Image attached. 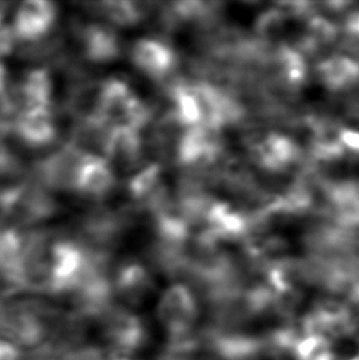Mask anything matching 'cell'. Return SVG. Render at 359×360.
Returning a JSON list of instances; mask_svg holds the SVG:
<instances>
[{"mask_svg": "<svg viewBox=\"0 0 359 360\" xmlns=\"http://www.w3.org/2000/svg\"><path fill=\"white\" fill-rule=\"evenodd\" d=\"M62 312L44 299L14 297L6 302L3 338L24 351H34L49 341Z\"/></svg>", "mask_w": 359, "mask_h": 360, "instance_id": "obj_1", "label": "cell"}, {"mask_svg": "<svg viewBox=\"0 0 359 360\" xmlns=\"http://www.w3.org/2000/svg\"><path fill=\"white\" fill-rule=\"evenodd\" d=\"M154 118V111L125 79H103L100 120L112 128H132L144 131Z\"/></svg>", "mask_w": 359, "mask_h": 360, "instance_id": "obj_2", "label": "cell"}, {"mask_svg": "<svg viewBox=\"0 0 359 360\" xmlns=\"http://www.w3.org/2000/svg\"><path fill=\"white\" fill-rule=\"evenodd\" d=\"M103 347L110 354L136 356L151 343V331L134 310L116 302L97 322Z\"/></svg>", "mask_w": 359, "mask_h": 360, "instance_id": "obj_3", "label": "cell"}, {"mask_svg": "<svg viewBox=\"0 0 359 360\" xmlns=\"http://www.w3.org/2000/svg\"><path fill=\"white\" fill-rule=\"evenodd\" d=\"M90 253L74 239H56L49 250L47 295L70 297L88 272Z\"/></svg>", "mask_w": 359, "mask_h": 360, "instance_id": "obj_4", "label": "cell"}, {"mask_svg": "<svg viewBox=\"0 0 359 360\" xmlns=\"http://www.w3.org/2000/svg\"><path fill=\"white\" fill-rule=\"evenodd\" d=\"M246 149L253 165L272 175H283L304 165L306 149L293 136L281 131H267L248 136Z\"/></svg>", "mask_w": 359, "mask_h": 360, "instance_id": "obj_5", "label": "cell"}, {"mask_svg": "<svg viewBox=\"0 0 359 360\" xmlns=\"http://www.w3.org/2000/svg\"><path fill=\"white\" fill-rule=\"evenodd\" d=\"M201 315L194 290L182 282L165 288L156 302V316L170 341L192 335Z\"/></svg>", "mask_w": 359, "mask_h": 360, "instance_id": "obj_6", "label": "cell"}, {"mask_svg": "<svg viewBox=\"0 0 359 360\" xmlns=\"http://www.w3.org/2000/svg\"><path fill=\"white\" fill-rule=\"evenodd\" d=\"M130 58L137 70L161 85L175 78L180 68L175 49L165 39L158 37L137 39L130 51Z\"/></svg>", "mask_w": 359, "mask_h": 360, "instance_id": "obj_7", "label": "cell"}, {"mask_svg": "<svg viewBox=\"0 0 359 360\" xmlns=\"http://www.w3.org/2000/svg\"><path fill=\"white\" fill-rule=\"evenodd\" d=\"M156 278L151 268L138 259H126L112 271L116 302L131 310L146 305L156 294Z\"/></svg>", "mask_w": 359, "mask_h": 360, "instance_id": "obj_8", "label": "cell"}, {"mask_svg": "<svg viewBox=\"0 0 359 360\" xmlns=\"http://www.w3.org/2000/svg\"><path fill=\"white\" fill-rule=\"evenodd\" d=\"M87 156L75 146L65 143L44 160L39 161L31 176L52 193L74 192L79 172Z\"/></svg>", "mask_w": 359, "mask_h": 360, "instance_id": "obj_9", "label": "cell"}, {"mask_svg": "<svg viewBox=\"0 0 359 360\" xmlns=\"http://www.w3.org/2000/svg\"><path fill=\"white\" fill-rule=\"evenodd\" d=\"M58 20L57 5L49 0H26L15 11L11 27L19 44H34L49 39Z\"/></svg>", "mask_w": 359, "mask_h": 360, "instance_id": "obj_10", "label": "cell"}, {"mask_svg": "<svg viewBox=\"0 0 359 360\" xmlns=\"http://www.w3.org/2000/svg\"><path fill=\"white\" fill-rule=\"evenodd\" d=\"M80 53L89 63H115L123 53V41L118 31L106 22H89L77 30Z\"/></svg>", "mask_w": 359, "mask_h": 360, "instance_id": "obj_11", "label": "cell"}, {"mask_svg": "<svg viewBox=\"0 0 359 360\" xmlns=\"http://www.w3.org/2000/svg\"><path fill=\"white\" fill-rule=\"evenodd\" d=\"M126 188L133 207L148 213L170 195L164 182V166L159 161L139 166L127 181Z\"/></svg>", "mask_w": 359, "mask_h": 360, "instance_id": "obj_12", "label": "cell"}, {"mask_svg": "<svg viewBox=\"0 0 359 360\" xmlns=\"http://www.w3.org/2000/svg\"><path fill=\"white\" fill-rule=\"evenodd\" d=\"M13 133L18 141L29 148L39 149L51 146L58 136L53 108H29L16 116Z\"/></svg>", "mask_w": 359, "mask_h": 360, "instance_id": "obj_13", "label": "cell"}, {"mask_svg": "<svg viewBox=\"0 0 359 360\" xmlns=\"http://www.w3.org/2000/svg\"><path fill=\"white\" fill-rule=\"evenodd\" d=\"M9 95L18 115L29 108H52L53 77L49 68L30 69L16 86L10 89Z\"/></svg>", "mask_w": 359, "mask_h": 360, "instance_id": "obj_14", "label": "cell"}, {"mask_svg": "<svg viewBox=\"0 0 359 360\" xmlns=\"http://www.w3.org/2000/svg\"><path fill=\"white\" fill-rule=\"evenodd\" d=\"M314 74L327 91L351 93L359 86V59L348 54H332L315 64Z\"/></svg>", "mask_w": 359, "mask_h": 360, "instance_id": "obj_15", "label": "cell"}, {"mask_svg": "<svg viewBox=\"0 0 359 360\" xmlns=\"http://www.w3.org/2000/svg\"><path fill=\"white\" fill-rule=\"evenodd\" d=\"M116 187V174L111 164L100 156L88 155L84 160L74 193L92 202H100Z\"/></svg>", "mask_w": 359, "mask_h": 360, "instance_id": "obj_16", "label": "cell"}, {"mask_svg": "<svg viewBox=\"0 0 359 360\" xmlns=\"http://www.w3.org/2000/svg\"><path fill=\"white\" fill-rule=\"evenodd\" d=\"M144 136L143 131L132 128H112L107 144L106 159L112 167L123 170H137L144 158Z\"/></svg>", "mask_w": 359, "mask_h": 360, "instance_id": "obj_17", "label": "cell"}, {"mask_svg": "<svg viewBox=\"0 0 359 360\" xmlns=\"http://www.w3.org/2000/svg\"><path fill=\"white\" fill-rule=\"evenodd\" d=\"M89 11L100 16L115 29H131L151 18L154 4L134 0H106L87 4Z\"/></svg>", "mask_w": 359, "mask_h": 360, "instance_id": "obj_18", "label": "cell"}, {"mask_svg": "<svg viewBox=\"0 0 359 360\" xmlns=\"http://www.w3.org/2000/svg\"><path fill=\"white\" fill-rule=\"evenodd\" d=\"M102 80H87L77 84L69 93L65 108L69 115L77 121H101L100 105H101Z\"/></svg>", "mask_w": 359, "mask_h": 360, "instance_id": "obj_19", "label": "cell"}, {"mask_svg": "<svg viewBox=\"0 0 359 360\" xmlns=\"http://www.w3.org/2000/svg\"><path fill=\"white\" fill-rule=\"evenodd\" d=\"M296 360H335L330 342L316 333H306L293 346Z\"/></svg>", "mask_w": 359, "mask_h": 360, "instance_id": "obj_20", "label": "cell"}, {"mask_svg": "<svg viewBox=\"0 0 359 360\" xmlns=\"http://www.w3.org/2000/svg\"><path fill=\"white\" fill-rule=\"evenodd\" d=\"M337 138L347 155L359 158V131L350 127L342 126L337 133Z\"/></svg>", "mask_w": 359, "mask_h": 360, "instance_id": "obj_21", "label": "cell"}, {"mask_svg": "<svg viewBox=\"0 0 359 360\" xmlns=\"http://www.w3.org/2000/svg\"><path fill=\"white\" fill-rule=\"evenodd\" d=\"M27 352L14 343L0 338V360H26Z\"/></svg>", "mask_w": 359, "mask_h": 360, "instance_id": "obj_22", "label": "cell"}, {"mask_svg": "<svg viewBox=\"0 0 359 360\" xmlns=\"http://www.w3.org/2000/svg\"><path fill=\"white\" fill-rule=\"evenodd\" d=\"M10 79L8 68L5 67V64L0 60V98H5L9 94Z\"/></svg>", "mask_w": 359, "mask_h": 360, "instance_id": "obj_23", "label": "cell"}, {"mask_svg": "<svg viewBox=\"0 0 359 360\" xmlns=\"http://www.w3.org/2000/svg\"><path fill=\"white\" fill-rule=\"evenodd\" d=\"M5 312H6V300L0 297V338H3L4 330Z\"/></svg>", "mask_w": 359, "mask_h": 360, "instance_id": "obj_24", "label": "cell"}, {"mask_svg": "<svg viewBox=\"0 0 359 360\" xmlns=\"http://www.w3.org/2000/svg\"><path fill=\"white\" fill-rule=\"evenodd\" d=\"M110 360H138L136 356H120L110 354Z\"/></svg>", "mask_w": 359, "mask_h": 360, "instance_id": "obj_25", "label": "cell"}, {"mask_svg": "<svg viewBox=\"0 0 359 360\" xmlns=\"http://www.w3.org/2000/svg\"><path fill=\"white\" fill-rule=\"evenodd\" d=\"M8 128H10V127H4L0 124V131H4V129H8Z\"/></svg>", "mask_w": 359, "mask_h": 360, "instance_id": "obj_26", "label": "cell"}, {"mask_svg": "<svg viewBox=\"0 0 359 360\" xmlns=\"http://www.w3.org/2000/svg\"><path fill=\"white\" fill-rule=\"evenodd\" d=\"M353 360H359V359H353Z\"/></svg>", "mask_w": 359, "mask_h": 360, "instance_id": "obj_27", "label": "cell"}]
</instances>
